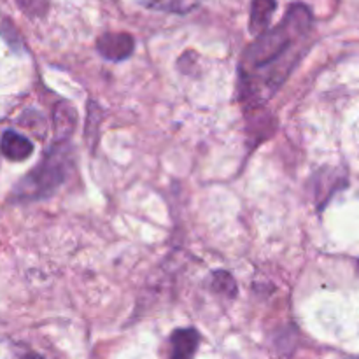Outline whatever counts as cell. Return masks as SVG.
Returning a JSON list of instances; mask_svg holds the SVG:
<instances>
[{
    "instance_id": "obj_3",
    "label": "cell",
    "mask_w": 359,
    "mask_h": 359,
    "mask_svg": "<svg viewBox=\"0 0 359 359\" xmlns=\"http://www.w3.org/2000/svg\"><path fill=\"white\" fill-rule=\"evenodd\" d=\"M97 49L111 62L126 60L135 49V41L130 34H104L97 42Z\"/></svg>"
},
{
    "instance_id": "obj_10",
    "label": "cell",
    "mask_w": 359,
    "mask_h": 359,
    "mask_svg": "<svg viewBox=\"0 0 359 359\" xmlns=\"http://www.w3.org/2000/svg\"><path fill=\"white\" fill-rule=\"evenodd\" d=\"M18 4L27 14L44 13L46 9V0H18Z\"/></svg>"
},
{
    "instance_id": "obj_8",
    "label": "cell",
    "mask_w": 359,
    "mask_h": 359,
    "mask_svg": "<svg viewBox=\"0 0 359 359\" xmlns=\"http://www.w3.org/2000/svg\"><path fill=\"white\" fill-rule=\"evenodd\" d=\"M147 7L158 11H167V13L184 14L198 7L203 0H144Z\"/></svg>"
},
{
    "instance_id": "obj_9",
    "label": "cell",
    "mask_w": 359,
    "mask_h": 359,
    "mask_svg": "<svg viewBox=\"0 0 359 359\" xmlns=\"http://www.w3.org/2000/svg\"><path fill=\"white\" fill-rule=\"evenodd\" d=\"M212 287L216 293L224 294V297L233 298L237 294V284H235L233 277L226 272H216L212 279Z\"/></svg>"
},
{
    "instance_id": "obj_7",
    "label": "cell",
    "mask_w": 359,
    "mask_h": 359,
    "mask_svg": "<svg viewBox=\"0 0 359 359\" xmlns=\"http://www.w3.org/2000/svg\"><path fill=\"white\" fill-rule=\"evenodd\" d=\"M276 0H252L251 18H249V30L255 35L265 34L273 13H276Z\"/></svg>"
},
{
    "instance_id": "obj_6",
    "label": "cell",
    "mask_w": 359,
    "mask_h": 359,
    "mask_svg": "<svg viewBox=\"0 0 359 359\" xmlns=\"http://www.w3.org/2000/svg\"><path fill=\"white\" fill-rule=\"evenodd\" d=\"M198 333L195 330H177L170 337L168 359H193L198 347Z\"/></svg>"
},
{
    "instance_id": "obj_1",
    "label": "cell",
    "mask_w": 359,
    "mask_h": 359,
    "mask_svg": "<svg viewBox=\"0 0 359 359\" xmlns=\"http://www.w3.org/2000/svg\"><path fill=\"white\" fill-rule=\"evenodd\" d=\"M312 28V14L294 4L272 30L258 35L241 60V95L249 107H262L287 79L304 53Z\"/></svg>"
},
{
    "instance_id": "obj_2",
    "label": "cell",
    "mask_w": 359,
    "mask_h": 359,
    "mask_svg": "<svg viewBox=\"0 0 359 359\" xmlns=\"http://www.w3.org/2000/svg\"><path fill=\"white\" fill-rule=\"evenodd\" d=\"M69 146L67 142H55L46 153L44 160L18 184L14 196L18 200H37L51 195L67 175L69 167Z\"/></svg>"
},
{
    "instance_id": "obj_4",
    "label": "cell",
    "mask_w": 359,
    "mask_h": 359,
    "mask_svg": "<svg viewBox=\"0 0 359 359\" xmlns=\"http://www.w3.org/2000/svg\"><path fill=\"white\" fill-rule=\"evenodd\" d=\"M0 153H2L7 160L23 161L32 156V153H34V144L30 142V139L21 135V133L9 130V132L4 133L2 139H0Z\"/></svg>"
},
{
    "instance_id": "obj_11",
    "label": "cell",
    "mask_w": 359,
    "mask_h": 359,
    "mask_svg": "<svg viewBox=\"0 0 359 359\" xmlns=\"http://www.w3.org/2000/svg\"><path fill=\"white\" fill-rule=\"evenodd\" d=\"M0 34H2V37L6 39V41L9 42L14 49H18V46H20V39H18V34H16V30H14L13 25L7 23V21H4L2 27H0Z\"/></svg>"
},
{
    "instance_id": "obj_5",
    "label": "cell",
    "mask_w": 359,
    "mask_h": 359,
    "mask_svg": "<svg viewBox=\"0 0 359 359\" xmlns=\"http://www.w3.org/2000/svg\"><path fill=\"white\" fill-rule=\"evenodd\" d=\"M76 111L67 102H60L53 111V130H55L56 142H67L70 133L76 128Z\"/></svg>"
}]
</instances>
